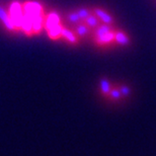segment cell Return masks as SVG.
<instances>
[{
	"mask_svg": "<svg viewBox=\"0 0 156 156\" xmlns=\"http://www.w3.org/2000/svg\"><path fill=\"white\" fill-rule=\"evenodd\" d=\"M60 23H61L60 16H59V15L56 13V12H52V13H50L48 16L46 17L45 21H44L46 30H49L50 27L57 26V24H59Z\"/></svg>",
	"mask_w": 156,
	"mask_h": 156,
	"instance_id": "7",
	"label": "cell"
},
{
	"mask_svg": "<svg viewBox=\"0 0 156 156\" xmlns=\"http://www.w3.org/2000/svg\"><path fill=\"white\" fill-rule=\"evenodd\" d=\"M0 20L2 21V23L4 24L5 27L9 30H16L15 27L12 23V21L10 20V16H9V13L5 11V9L0 6Z\"/></svg>",
	"mask_w": 156,
	"mask_h": 156,
	"instance_id": "5",
	"label": "cell"
},
{
	"mask_svg": "<svg viewBox=\"0 0 156 156\" xmlns=\"http://www.w3.org/2000/svg\"><path fill=\"white\" fill-rule=\"evenodd\" d=\"M76 12H77L78 16H79V18L81 20V21H83L89 14L92 13V12L90 11L89 9H87V8H79Z\"/></svg>",
	"mask_w": 156,
	"mask_h": 156,
	"instance_id": "15",
	"label": "cell"
},
{
	"mask_svg": "<svg viewBox=\"0 0 156 156\" xmlns=\"http://www.w3.org/2000/svg\"><path fill=\"white\" fill-rule=\"evenodd\" d=\"M61 37L66 39L68 42H70L71 44H77L78 43V37L75 35L72 30L66 29V27H62V32H61Z\"/></svg>",
	"mask_w": 156,
	"mask_h": 156,
	"instance_id": "9",
	"label": "cell"
},
{
	"mask_svg": "<svg viewBox=\"0 0 156 156\" xmlns=\"http://www.w3.org/2000/svg\"><path fill=\"white\" fill-rule=\"evenodd\" d=\"M115 41L120 44V45H128L130 42L129 38H128V36L126 34H124L123 32H121V30H118V32H115Z\"/></svg>",
	"mask_w": 156,
	"mask_h": 156,
	"instance_id": "12",
	"label": "cell"
},
{
	"mask_svg": "<svg viewBox=\"0 0 156 156\" xmlns=\"http://www.w3.org/2000/svg\"><path fill=\"white\" fill-rule=\"evenodd\" d=\"M95 41L98 45H101V46L108 45V44H111L112 42L115 41V33L113 30H111V32H108V34H105L104 36L95 38Z\"/></svg>",
	"mask_w": 156,
	"mask_h": 156,
	"instance_id": "8",
	"label": "cell"
},
{
	"mask_svg": "<svg viewBox=\"0 0 156 156\" xmlns=\"http://www.w3.org/2000/svg\"><path fill=\"white\" fill-rule=\"evenodd\" d=\"M62 27H62V24L59 23V24H57V26L52 27H50L49 30H48V35H49L50 38H51L52 40H57V39L60 38Z\"/></svg>",
	"mask_w": 156,
	"mask_h": 156,
	"instance_id": "10",
	"label": "cell"
},
{
	"mask_svg": "<svg viewBox=\"0 0 156 156\" xmlns=\"http://www.w3.org/2000/svg\"><path fill=\"white\" fill-rule=\"evenodd\" d=\"M68 20L70 21L71 23H80L81 20L79 18V16H78V14H77V12L76 11H74V12H70L69 14H68Z\"/></svg>",
	"mask_w": 156,
	"mask_h": 156,
	"instance_id": "16",
	"label": "cell"
},
{
	"mask_svg": "<svg viewBox=\"0 0 156 156\" xmlns=\"http://www.w3.org/2000/svg\"><path fill=\"white\" fill-rule=\"evenodd\" d=\"M112 27H111V24H107V23H104L101 24V26H98V30H95L94 35H95V38H98V37H101L105 35V34H108V32H111Z\"/></svg>",
	"mask_w": 156,
	"mask_h": 156,
	"instance_id": "14",
	"label": "cell"
},
{
	"mask_svg": "<svg viewBox=\"0 0 156 156\" xmlns=\"http://www.w3.org/2000/svg\"><path fill=\"white\" fill-rule=\"evenodd\" d=\"M119 95H120V93H119V91H117V90H113V91H112V96H113L114 98H118Z\"/></svg>",
	"mask_w": 156,
	"mask_h": 156,
	"instance_id": "18",
	"label": "cell"
},
{
	"mask_svg": "<svg viewBox=\"0 0 156 156\" xmlns=\"http://www.w3.org/2000/svg\"><path fill=\"white\" fill-rule=\"evenodd\" d=\"M23 15V10L20 3L17 1L12 2L10 4V7H9V16H10V20L16 30H20V23H21Z\"/></svg>",
	"mask_w": 156,
	"mask_h": 156,
	"instance_id": "1",
	"label": "cell"
},
{
	"mask_svg": "<svg viewBox=\"0 0 156 156\" xmlns=\"http://www.w3.org/2000/svg\"><path fill=\"white\" fill-rule=\"evenodd\" d=\"M23 9L24 13H27L30 17H34V16H36V15L44 13L42 5H41L39 2H35V1L24 2Z\"/></svg>",
	"mask_w": 156,
	"mask_h": 156,
	"instance_id": "2",
	"label": "cell"
},
{
	"mask_svg": "<svg viewBox=\"0 0 156 156\" xmlns=\"http://www.w3.org/2000/svg\"><path fill=\"white\" fill-rule=\"evenodd\" d=\"M20 30H23L27 35H30L33 33V21L29 15L23 12V18H21V23H20Z\"/></svg>",
	"mask_w": 156,
	"mask_h": 156,
	"instance_id": "4",
	"label": "cell"
},
{
	"mask_svg": "<svg viewBox=\"0 0 156 156\" xmlns=\"http://www.w3.org/2000/svg\"><path fill=\"white\" fill-rule=\"evenodd\" d=\"M93 12L96 16L98 17V20H101L104 23H107V24H111L114 23V18L112 17L111 14H108L107 11H105L104 9L101 8H94L93 9Z\"/></svg>",
	"mask_w": 156,
	"mask_h": 156,
	"instance_id": "3",
	"label": "cell"
},
{
	"mask_svg": "<svg viewBox=\"0 0 156 156\" xmlns=\"http://www.w3.org/2000/svg\"><path fill=\"white\" fill-rule=\"evenodd\" d=\"M101 87L102 89V91H104L105 93H108L111 91V85H110V82H108V80L105 79H102L101 81Z\"/></svg>",
	"mask_w": 156,
	"mask_h": 156,
	"instance_id": "17",
	"label": "cell"
},
{
	"mask_svg": "<svg viewBox=\"0 0 156 156\" xmlns=\"http://www.w3.org/2000/svg\"><path fill=\"white\" fill-rule=\"evenodd\" d=\"M75 30H76V35L80 36V37H84L88 34L89 27L84 23V21H80V23H77Z\"/></svg>",
	"mask_w": 156,
	"mask_h": 156,
	"instance_id": "13",
	"label": "cell"
},
{
	"mask_svg": "<svg viewBox=\"0 0 156 156\" xmlns=\"http://www.w3.org/2000/svg\"><path fill=\"white\" fill-rule=\"evenodd\" d=\"M30 18H32V21H33V33L39 34L44 27V21H45L44 13L36 15V16L30 17Z\"/></svg>",
	"mask_w": 156,
	"mask_h": 156,
	"instance_id": "6",
	"label": "cell"
},
{
	"mask_svg": "<svg viewBox=\"0 0 156 156\" xmlns=\"http://www.w3.org/2000/svg\"><path fill=\"white\" fill-rule=\"evenodd\" d=\"M83 21H84V23H85L87 27H90V29H93V27H98L99 26V20H98V17L96 16L94 13H93V14L92 13L89 14L88 16H87Z\"/></svg>",
	"mask_w": 156,
	"mask_h": 156,
	"instance_id": "11",
	"label": "cell"
}]
</instances>
